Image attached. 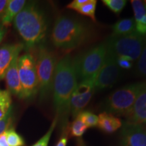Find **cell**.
<instances>
[{
	"instance_id": "12",
	"label": "cell",
	"mask_w": 146,
	"mask_h": 146,
	"mask_svg": "<svg viewBox=\"0 0 146 146\" xmlns=\"http://www.w3.org/2000/svg\"><path fill=\"white\" fill-rule=\"evenodd\" d=\"M125 117L127 119V122L129 123L142 125L146 123V85Z\"/></svg>"
},
{
	"instance_id": "32",
	"label": "cell",
	"mask_w": 146,
	"mask_h": 146,
	"mask_svg": "<svg viewBox=\"0 0 146 146\" xmlns=\"http://www.w3.org/2000/svg\"><path fill=\"white\" fill-rule=\"evenodd\" d=\"M8 0H0V16H2L8 4Z\"/></svg>"
},
{
	"instance_id": "19",
	"label": "cell",
	"mask_w": 146,
	"mask_h": 146,
	"mask_svg": "<svg viewBox=\"0 0 146 146\" xmlns=\"http://www.w3.org/2000/svg\"><path fill=\"white\" fill-rule=\"evenodd\" d=\"M87 129L88 127L85 125L81 118L76 116L70 124V127H68V133H70V136L73 137L81 138Z\"/></svg>"
},
{
	"instance_id": "14",
	"label": "cell",
	"mask_w": 146,
	"mask_h": 146,
	"mask_svg": "<svg viewBox=\"0 0 146 146\" xmlns=\"http://www.w3.org/2000/svg\"><path fill=\"white\" fill-rule=\"evenodd\" d=\"M18 58L19 56H16L12 60V63L7 70L5 77L8 91L10 93V94H14L19 98H23V89L21 87L19 73H18Z\"/></svg>"
},
{
	"instance_id": "21",
	"label": "cell",
	"mask_w": 146,
	"mask_h": 146,
	"mask_svg": "<svg viewBox=\"0 0 146 146\" xmlns=\"http://www.w3.org/2000/svg\"><path fill=\"white\" fill-rule=\"evenodd\" d=\"M97 2L98 1L96 0H88L86 3H85L76 12L81 15L90 18L94 22H96V10Z\"/></svg>"
},
{
	"instance_id": "26",
	"label": "cell",
	"mask_w": 146,
	"mask_h": 146,
	"mask_svg": "<svg viewBox=\"0 0 146 146\" xmlns=\"http://www.w3.org/2000/svg\"><path fill=\"white\" fill-rule=\"evenodd\" d=\"M58 117L56 116L54 120H53L52 125H51L50 129L47 131V132L43 135L42 137L40 139L39 141H37L35 143L33 144L32 146H48L49 141H50L51 136H52L53 131H54V129L56 128V126L58 123Z\"/></svg>"
},
{
	"instance_id": "16",
	"label": "cell",
	"mask_w": 146,
	"mask_h": 146,
	"mask_svg": "<svg viewBox=\"0 0 146 146\" xmlns=\"http://www.w3.org/2000/svg\"><path fill=\"white\" fill-rule=\"evenodd\" d=\"M121 120L112 114L103 112L98 116V127L104 133L110 134L115 132L122 127Z\"/></svg>"
},
{
	"instance_id": "8",
	"label": "cell",
	"mask_w": 146,
	"mask_h": 146,
	"mask_svg": "<svg viewBox=\"0 0 146 146\" xmlns=\"http://www.w3.org/2000/svg\"><path fill=\"white\" fill-rule=\"evenodd\" d=\"M18 65L23 98L29 99L39 91L35 59L30 53H26L18 58Z\"/></svg>"
},
{
	"instance_id": "20",
	"label": "cell",
	"mask_w": 146,
	"mask_h": 146,
	"mask_svg": "<svg viewBox=\"0 0 146 146\" xmlns=\"http://www.w3.org/2000/svg\"><path fill=\"white\" fill-rule=\"evenodd\" d=\"M12 99L8 90L0 89V120L5 117L8 111L12 108Z\"/></svg>"
},
{
	"instance_id": "13",
	"label": "cell",
	"mask_w": 146,
	"mask_h": 146,
	"mask_svg": "<svg viewBox=\"0 0 146 146\" xmlns=\"http://www.w3.org/2000/svg\"><path fill=\"white\" fill-rule=\"evenodd\" d=\"M24 45L21 43L7 44L0 48V80L5 77L12 60L19 56Z\"/></svg>"
},
{
	"instance_id": "24",
	"label": "cell",
	"mask_w": 146,
	"mask_h": 146,
	"mask_svg": "<svg viewBox=\"0 0 146 146\" xmlns=\"http://www.w3.org/2000/svg\"><path fill=\"white\" fill-rule=\"evenodd\" d=\"M135 72L138 76L146 78V40L141 54L137 62Z\"/></svg>"
},
{
	"instance_id": "28",
	"label": "cell",
	"mask_w": 146,
	"mask_h": 146,
	"mask_svg": "<svg viewBox=\"0 0 146 146\" xmlns=\"http://www.w3.org/2000/svg\"><path fill=\"white\" fill-rule=\"evenodd\" d=\"M116 63L120 68L126 69V70H129L133 67V62L131 61V60L128 59V58H123V57H118L116 58Z\"/></svg>"
},
{
	"instance_id": "15",
	"label": "cell",
	"mask_w": 146,
	"mask_h": 146,
	"mask_svg": "<svg viewBox=\"0 0 146 146\" xmlns=\"http://www.w3.org/2000/svg\"><path fill=\"white\" fill-rule=\"evenodd\" d=\"M135 25V31L140 35L146 37V8L141 0L131 1Z\"/></svg>"
},
{
	"instance_id": "22",
	"label": "cell",
	"mask_w": 146,
	"mask_h": 146,
	"mask_svg": "<svg viewBox=\"0 0 146 146\" xmlns=\"http://www.w3.org/2000/svg\"><path fill=\"white\" fill-rule=\"evenodd\" d=\"M78 117L88 128L96 127L98 126V116L88 110H83L78 114Z\"/></svg>"
},
{
	"instance_id": "7",
	"label": "cell",
	"mask_w": 146,
	"mask_h": 146,
	"mask_svg": "<svg viewBox=\"0 0 146 146\" xmlns=\"http://www.w3.org/2000/svg\"><path fill=\"white\" fill-rule=\"evenodd\" d=\"M36 61V74L41 99H44L53 89V83L57 63L56 58L46 47L40 46Z\"/></svg>"
},
{
	"instance_id": "3",
	"label": "cell",
	"mask_w": 146,
	"mask_h": 146,
	"mask_svg": "<svg viewBox=\"0 0 146 146\" xmlns=\"http://www.w3.org/2000/svg\"><path fill=\"white\" fill-rule=\"evenodd\" d=\"M14 23L28 48L39 45L46 36L47 24L44 14L34 2L26 3L14 19Z\"/></svg>"
},
{
	"instance_id": "33",
	"label": "cell",
	"mask_w": 146,
	"mask_h": 146,
	"mask_svg": "<svg viewBox=\"0 0 146 146\" xmlns=\"http://www.w3.org/2000/svg\"><path fill=\"white\" fill-rule=\"evenodd\" d=\"M5 34V29L4 27L1 25V23H0V43L2 41L3 37H4Z\"/></svg>"
},
{
	"instance_id": "35",
	"label": "cell",
	"mask_w": 146,
	"mask_h": 146,
	"mask_svg": "<svg viewBox=\"0 0 146 146\" xmlns=\"http://www.w3.org/2000/svg\"><path fill=\"white\" fill-rule=\"evenodd\" d=\"M143 4H144V5H145V8H146V0H145V1H143Z\"/></svg>"
},
{
	"instance_id": "11",
	"label": "cell",
	"mask_w": 146,
	"mask_h": 146,
	"mask_svg": "<svg viewBox=\"0 0 146 146\" xmlns=\"http://www.w3.org/2000/svg\"><path fill=\"white\" fill-rule=\"evenodd\" d=\"M121 146H146V129L142 125L125 121L120 134Z\"/></svg>"
},
{
	"instance_id": "18",
	"label": "cell",
	"mask_w": 146,
	"mask_h": 146,
	"mask_svg": "<svg viewBox=\"0 0 146 146\" xmlns=\"http://www.w3.org/2000/svg\"><path fill=\"white\" fill-rule=\"evenodd\" d=\"M135 25L132 18H123L118 21L112 26V33L110 36L116 37L129 35L135 33Z\"/></svg>"
},
{
	"instance_id": "29",
	"label": "cell",
	"mask_w": 146,
	"mask_h": 146,
	"mask_svg": "<svg viewBox=\"0 0 146 146\" xmlns=\"http://www.w3.org/2000/svg\"><path fill=\"white\" fill-rule=\"evenodd\" d=\"M87 1H88V0H74V1H72V2L68 3L66 5V8L68 9H70V10L76 11L81 6H83L85 3H86Z\"/></svg>"
},
{
	"instance_id": "27",
	"label": "cell",
	"mask_w": 146,
	"mask_h": 146,
	"mask_svg": "<svg viewBox=\"0 0 146 146\" xmlns=\"http://www.w3.org/2000/svg\"><path fill=\"white\" fill-rule=\"evenodd\" d=\"M12 108H11L5 117L0 120V135L9 129L12 124Z\"/></svg>"
},
{
	"instance_id": "25",
	"label": "cell",
	"mask_w": 146,
	"mask_h": 146,
	"mask_svg": "<svg viewBox=\"0 0 146 146\" xmlns=\"http://www.w3.org/2000/svg\"><path fill=\"white\" fill-rule=\"evenodd\" d=\"M7 141L9 146H25L23 138L17 133L14 129H9L6 131Z\"/></svg>"
},
{
	"instance_id": "9",
	"label": "cell",
	"mask_w": 146,
	"mask_h": 146,
	"mask_svg": "<svg viewBox=\"0 0 146 146\" xmlns=\"http://www.w3.org/2000/svg\"><path fill=\"white\" fill-rule=\"evenodd\" d=\"M120 73L116 57L108 50L104 64L95 78V90L101 91L112 87L119 79Z\"/></svg>"
},
{
	"instance_id": "23",
	"label": "cell",
	"mask_w": 146,
	"mask_h": 146,
	"mask_svg": "<svg viewBox=\"0 0 146 146\" xmlns=\"http://www.w3.org/2000/svg\"><path fill=\"white\" fill-rule=\"evenodd\" d=\"M102 3L104 4L114 14L118 15L127 5L126 0H103Z\"/></svg>"
},
{
	"instance_id": "6",
	"label": "cell",
	"mask_w": 146,
	"mask_h": 146,
	"mask_svg": "<svg viewBox=\"0 0 146 146\" xmlns=\"http://www.w3.org/2000/svg\"><path fill=\"white\" fill-rule=\"evenodd\" d=\"M146 37L134 33L129 35L110 36L106 42L107 48L116 58L123 57L132 62L139 59L145 43Z\"/></svg>"
},
{
	"instance_id": "2",
	"label": "cell",
	"mask_w": 146,
	"mask_h": 146,
	"mask_svg": "<svg viewBox=\"0 0 146 146\" xmlns=\"http://www.w3.org/2000/svg\"><path fill=\"white\" fill-rule=\"evenodd\" d=\"M91 35V29L85 22L71 16H60L55 22L52 41L57 48L71 50L84 44Z\"/></svg>"
},
{
	"instance_id": "1",
	"label": "cell",
	"mask_w": 146,
	"mask_h": 146,
	"mask_svg": "<svg viewBox=\"0 0 146 146\" xmlns=\"http://www.w3.org/2000/svg\"><path fill=\"white\" fill-rule=\"evenodd\" d=\"M77 81L73 58L70 55H66L57 63L53 83L54 106L58 120L60 119L64 131H68L70 100L73 91L78 85Z\"/></svg>"
},
{
	"instance_id": "5",
	"label": "cell",
	"mask_w": 146,
	"mask_h": 146,
	"mask_svg": "<svg viewBox=\"0 0 146 146\" xmlns=\"http://www.w3.org/2000/svg\"><path fill=\"white\" fill-rule=\"evenodd\" d=\"M145 85L146 81L138 82L127 85L114 91L104 100L103 107L105 112L127 116Z\"/></svg>"
},
{
	"instance_id": "34",
	"label": "cell",
	"mask_w": 146,
	"mask_h": 146,
	"mask_svg": "<svg viewBox=\"0 0 146 146\" xmlns=\"http://www.w3.org/2000/svg\"><path fill=\"white\" fill-rule=\"evenodd\" d=\"M78 145H79V146H86V145H85V143L83 142V141H82L81 139L78 140Z\"/></svg>"
},
{
	"instance_id": "31",
	"label": "cell",
	"mask_w": 146,
	"mask_h": 146,
	"mask_svg": "<svg viewBox=\"0 0 146 146\" xmlns=\"http://www.w3.org/2000/svg\"><path fill=\"white\" fill-rule=\"evenodd\" d=\"M0 146H9L7 141L6 131L0 135Z\"/></svg>"
},
{
	"instance_id": "4",
	"label": "cell",
	"mask_w": 146,
	"mask_h": 146,
	"mask_svg": "<svg viewBox=\"0 0 146 146\" xmlns=\"http://www.w3.org/2000/svg\"><path fill=\"white\" fill-rule=\"evenodd\" d=\"M107 52L106 43L104 42L73 58L78 80L96 78L104 64Z\"/></svg>"
},
{
	"instance_id": "10",
	"label": "cell",
	"mask_w": 146,
	"mask_h": 146,
	"mask_svg": "<svg viewBox=\"0 0 146 146\" xmlns=\"http://www.w3.org/2000/svg\"><path fill=\"white\" fill-rule=\"evenodd\" d=\"M95 78L80 81L73 91L70 100V114L75 118L88 105L94 96Z\"/></svg>"
},
{
	"instance_id": "30",
	"label": "cell",
	"mask_w": 146,
	"mask_h": 146,
	"mask_svg": "<svg viewBox=\"0 0 146 146\" xmlns=\"http://www.w3.org/2000/svg\"><path fill=\"white\" fill-rule=\"evenodd\" d=\"M68 131H66L56 146H66L68 142Z\"/></svg>"
},
{
	"instance_id": "17",
	"label": "cell",
	"mask_w": 146,
	"mask_h": 146,
	"mask_svg": "<svg viewBox=\"0 0 146 146\" xmlns=\"http://www.w3.org/2000/svg\"><path fill=\"white\" fill-rule=\"evenodd\" d=\"M27 1L25 0H8V4L1 17V25L8 26L23 10Z\"/></svg>"
}]
</instances>
